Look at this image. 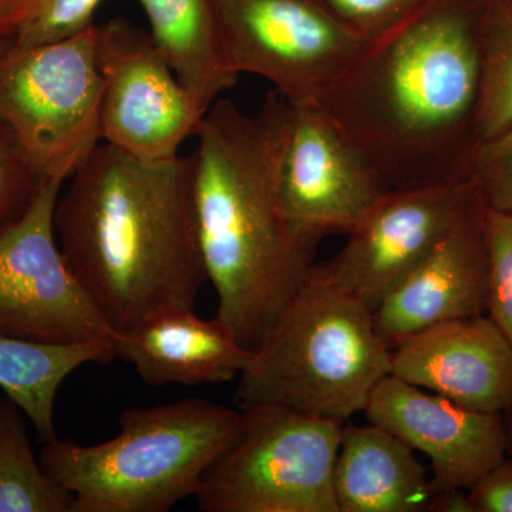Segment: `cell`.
I'll return each mask as SVG.
<instances>
[{
    "label": "cell",
    "instance_id": "9c48e42d",
    "mask_svg": "<svg viewBox=\"0 0 512 512\" xmlns=\"http://www.w3.org/2000/svg\"><path fill=\"white\" fill-rule=\"evenodd\" d=\"M101 141L141 161L180 156L208 110L180 82L150 33L126 18L96 25Z\"/></svg>",
    "mask_w": 512,
    "mask_h": 512
},
{
    "label": "cell",
    "instance_id": "83f0119b",
    "mask_svg": "<svg viewBox=\"0 0 512 512\" xmlns=\"http://www.w3.org/2000/svg\"><path fill=\"white\" fill-rule=\"evenodd\" d=\"M36 5L37 0H0V39H15Z\"/></svg>",
    "mask_w": 512,
    "mask_h": 512
},
{
    "label": "cell",
    "instance_id": "cb8c5ba5",
    "mask_svg": "<svg viewBox=\"0 0 512 512\" xmlns=\"http://www.w3.org/2000/svg\"><path fill=\"white\" fill-rule=\"evenodd\" d=\"M103 0H37L35 12L15 37L18 45H43L69 39L94 26Z\"/></svg>",
    "mask_w": 512,
    "mask_h": 512
},
{
    "label": "cell",
    "instance_id": "d4e9b609",
    "mask_svg": "<svg viewBox=\"0 0 512 512\" xmlns=\"http://www.w3.org/2000/svg\"><path fill=\"white\" fill-rule=\"evenodd\" d=\"M470 181L485 207L512 214V128L477 148Z\"/></svg>",
    "mask_w": 512,
    "mask_h": 512
},
{
    "label": "cell",
    "instance_id": "484cf974",
    "mask_svg": "<svg viewBox=\"0 0 512 512\" xmlns=\"http://www.w3.org/2000/svg\"><path fill=\"white\" fill-rule=\"evenodd\" d=\"M336 19L365 42L402 23L423 0H320Z\"/></svg>",
    "mask_w": 512,
    "mask_h": 512
},
{
    "label": "cell",
    "instance_id": "7402d4cb",
    "mask_svg": "<svg viewBox=\"0 0 512 512\" xmlns=\"http://www.w3.org/2000/svg\"><path fill=\"white\" fill-rule=\"evenodd\" d=\"M488 316L512 345V214L485 210Z\"/></svg>",
    "mask_w": 512,
    "mask_h": 512
},
{
    "label": "cell",
    "instance_id": "603a6c76",
    "mask_svg": "<svg viewBox=\"0 0 512 512\" xmlns=\"http://www.w3.org/2000/svg\"><path fill=\"white\" fill-rule=\"evenodd\" d=\"M43 183L15 134L0 123V231L23 217Z\"/></svg>",
    "mask_w": 512,
    "mask_h": 512
},
{
    "label": "cell",
    "instance_id": "30bf717a",
    "mask_svg": "<svg viewBox=\"0 0 512 512\" xmlns=\"http://www.w3.org/2000/svg\"><path fill=\"white\" fill-rule=\"evenodd\" d=\"M60 188L45 181L23 217L0 231V333L56 345L114 339L60 251Z\"/></svg>",
    "mask_w": 512,
    "mask_h": 512
},
{
    "label": "cell",
    "instance_id": "f1b7e54d",
    "mask_svg": "<svg viewBox=\"0 0 512 512\" xmlns=\"http://www.w3.org/2000/svg\"><path fill=\"white\" fill-rule=\"evenodd\" d=\"M429 511L473 512L467 490H448L431 495Z\"/></svg>",
    "mask_w": 512,
    "mask_h": 512
},
{
    "label": "cell",
    "instance_id": "8fae6325",
    "mask_svg": "<svg viewBox=\"0 0 512 512\" xmlns=\"http://www.w3.org/2000/svg\"><path fill=\"white\" fill-rule=\"evenodd\" d=\"M279 187L289 227L312 249L328 235H349L392 191L318 104L292 106Z\"/></svg>",
    "mask_w": 512,
    "mask_h": 512
},
{
    "label": "cell",
    "instance_id": "9a60e30c",
    "mask_svg": "<svg viewBox=\"0 0 512 512\" xmlns=\"http://www.w3.org/2000/svg\"><path fill=\"white\" fill-rule=\"evenodd\" d=\"M485 210L476 191L446 237L373 312L377 332L390 348L437 323L485 315Z\"/></svg>",
    "mask_w": 512,
    "mask_h": 512
},
{
    "label": "cell",
    "instance_id": "2e32d148",
    "mask_svg": "<svg viewBox=\"0 0 512 512\" xmlns=\"http://www.w3.org/2000/svg\"><path fill=\"white\" fill-rule=\"evenodd\" d=\"M116 359L134 367L150 386H198L237 379L254 349L242 345L220 319L195 309L167 308L114 335Z\"/></svg>",
    "mask_w": 512,
    "mask_h": 512
},
{
    "label": "cell",
    "instance_id": "ac0fdd59",
    "mask_svg": "<svg viewBox=\"0 0 512 512\" xmlns=\"http://www.w3.org/2000/svg\"><path fill=\"white\" fill-rule=\"evenodd\" d=\"M150 35L180 82L201 107L210 110L239 76L225 60L214 0H138Z\"/></svg>",
    "mask_w": 512,
    "mask_h": 512
},
{
    "label": "cell",
    "instance_id": "4fadbf2b",
    "mask_svg": "<svg viewBox=\"0 0 512 512\" xmlns=\"http://www.w3.org/2000/svg\"><path fill=\"white\" fill-rule=\"evenodd\" d=\"M363 413L427 457L431 495L468 490L508 454L503 414L467 409L393 375L377 384Z\"/></svg>",
    "mask_w": 512,
    "mask_h": 512
},
{
    "label": "cell",
    "instance_id": "6da1fadb",
    "mask_svg": "<svg viewBox=\"0 0 512 512\" xmlns=\"http://www.w3.org/2000/svg\"><path fill=\"white\" fill-rule=\"evenodd\" d=\"M487 3L423 0L319 100L390 190L470 181Z\"/></svg>",
    "mask_w": 512,
    "mask_h": 512
},
{
    "label": "cell",
    "instance_id": "4316f807",
    "mask_svg": "<svg viewBox=\"0 0 512 512\" xmlns=\"http://www.w3.org/2000/svg\"><path fill=\"white\" fill-rule=\"evenodd\" d=\"M467 493L473 512H512V454L501 458Z\"/></svg>",
    "mask_w": 512,
    "mask_h": 512
},
{
    "label": "cell",
    "instance_id": "d6986e66",
    "mask_svg": "<svg viewBox=\"0 0 512 512\" xmlns=\"http://www.w3.org/2000/svg\"><path fill=\"white\" fill-rule=\"evenodd\" d=\"M116 359L114 339L56 345L0 333V390L33 424L43 444L57 439V392L67 376L89 363Z\"/></svg>",
    "mask_w": 512,
    "mask_h": 512
},
{
    "label": "cell",
    "instance_id": "277c9868",
    "mask_svg": "<svg viewBox=\"0 0 512 512\" xmlns=\"http://www.w3.org/2000/svg\"><path fill=\"white\" fill-rule=\"evenodd\" d=\"M239 426V409L188 397L126 410L120 433L104 443L50 441L39 460L73 495V512H167L197 495Z\"/></svg>",
    "mask_w": 512,
    "mask_h": 512
},
{
    "label": "cell",
    "instance_id": "1f68e13d",
    "mask_svg": "<svg viewBox=\"0 0 512 512\" xmlns=\"http://www.w3.org/2000/svg\"><path fill=\"white\" fill-rule=\"evenodd\" d=\"M510 2H512V0H510Z\"/></svg>",
    "mask_w": 512,
    "mask_h": 512
},
{
    "label": "cell",
    "instance_id": "ffe728a7",
    "mask_svg": "<svg viewBox=\"0 0 512 512\" xmlns=\"http://www.w3.org/2000/svg\"><path fill=\"white\" fill-rule=\"evenodd\" d=\"M25 417L0 396V512H73V495L35 457Z\"/></svg>",
    "mask_w": 512,
    "mask_h": 512
},
{
    "label": "cell",
    "instance_id": "52a82bcc",
    "mask_svg": "<svg viewBox=\"0 0 512 512\" xmlns=\"http://www.w3.org/2000/svg\"><path fill=\"white\" fill-rule=\"evenodd\" d=\"M101 92L96 25L43 45L15 40L0 56V123L42 181L63 184L101 143Z\"/></svg>",
    "mask_w": 512,
    "mask_h": 512
},
{
    "label": "cell",
    "instance_id": "3957f363",
    "mask_svg": "<svg viewBox=\"0 0 512 512\" xmlns=\"http://www.w3.org/2000/svg\"><path fill=\"white\" fill-rule=\"evenodd\" d=\"M57 201L70 271L114 333L167 308L195 309L208 281L192 207L194 154L141 161L100 143Z\"/></svg>",
    "mask_w": 512,
    "mask_h": 512
},
{
    "label": "cell",
    "instance_id": "8992f818",
    "mask_svg": "<svg viewBox=\"0 0 512 512\" xmlns=\"http://www.w3.org/2000/svg\"><path fill=\"white\" fill-rule=\"evenodd\" d=\"M237 439L207 471L204 512H339L333 468L343 421L278 404L239 409Z\"/></svg>",
    "mask_w": 512,
    "mask_h": 512
},
{
    "label": "cell",
    "instance_id": "7a4b0ae2",
    "mask_svg": "<svg viewBox=\"0 0 512 512\" xmlns=\"http://www.w3.org/2000/svg\"><path fill=\"white\" fill-rule=\"evenodd\" d=\"M291 110L276 90L255 114L218 99L197 134L192 207L215 318L249 349L315 269L316 249L293 234L279 187Z\"/></svg>",
    "mask_w": 512,
    "mask_h": 512
},
{
    "label": "cell",
    "instance_id": "5b68a950",
    "mask_svg": "<svg viewBox=\"0 0 512 512\" xmlns=\"http://www.w3.org/2000/svg\"><path fill=\"white\" fill-rule=\"evenodd\" d=\"M392 352L373 312L315 265L239 375L235 404H278L346 423L390 375Z\"/></svg>",
    "mask_w": 512,
    "mask_h": 512
},
{
    "label": "cell",
    "instance_id": "f546056e",
    "mask_svg": "<svg viewBox=\"0 0 512 512\" xmlns=\"http://www.w3.org/2000/svg\"><path fill=\"white\" fill-rule=\"evenodd\" d=\"M505 434H507L508 454H512V404L503 413Z\"/></svg>",
    "mask_w": 512,
    "mask_h": 512
},
{
    "label": "cell",
    "instance_id": "ba28073f",
    "mask_svg": "<svg viewBox=\"0 0 512 512\" xmlns=\"http://www.w3.org/2000/svg\"><path fill=\"white\" fill-rule=\"evenodd\" d=\"M229 69L264 77L291 106L318 104L367 45L320 0H214Z\"/></svg>",
    "mask_w": 512,
    "mask_h": 512
},
{
    "label": "cell",
    "instance_id": "e0dca14e",
    "mask_svg": "<svg viewBox=\"0 0 512 512\" xmlns=\"http://www.w3.org/2000/svg\"><path fill=\"white\" fill-rule=\"evenodd\" d=\"M333 491L339 512L429 511L430 480L416 451L389 430L345 424Z\"/></svg>",
    "mask_w": 512,
    "mask_h": 512
},
{
    "label": "cell",
    "instance_id": "4dcf8cb0",
    "mask_svg": "<svg viewBox=\"0 0 512 512\" xmlns=\"http://www.w3.org/2000/svg\"><path fill=\"white\" fill-rule=\"evenodd\" d=\"M15 42V39H0V56L12 46V43Z\"/></svg>",
    "mask_w": 512,
    "mask_h": 512
},
{
    "label": "cell",
    "instance_id": "5bb4252c",
    "mask_svg": "<svg viewBox=\"0 0 512 512\" xmlns=\"http://www.w3.org/2000/svg\"><path fill=\"white\" fill-rule=\"evenodd\" d=\"M390 375L477 412L512 404V345L487 315L437 323L397 343Z\"/></svg>",
    "mask_w": 512,
    "mask_h": 512
},
{
    "label": "cell",
    "instance_id": "7c38bea8",
    "mask_svg": "<svg viewBox=\"0 0 512 512\" xmlns=\"http://www.w3.org/2000/svg\"><path fill=\"white\" fill-rule=\"evenodd\" d=\"M474 195L471 181L390 191L320 268L375 312L446 237Z\"/></svg>",
    "mask_w": 512,
    "mask_h": 512
},
{
    "label": "cell",
    "instance_id": "44dd1931",
    "mask_svg": "<svg viewBox=\"0 0 512 512\" xmlns=\"http://www.w3.org/2000/svg\"><path fill=\"white\" fill-rule=\"evenodd\" d=\"M512 128V2L488 0L480 28L478 147ZM477 147V148H478Z\"/></svg>",
    "mask_w": 512,
    "mask_h": 512
}]
</instances>
